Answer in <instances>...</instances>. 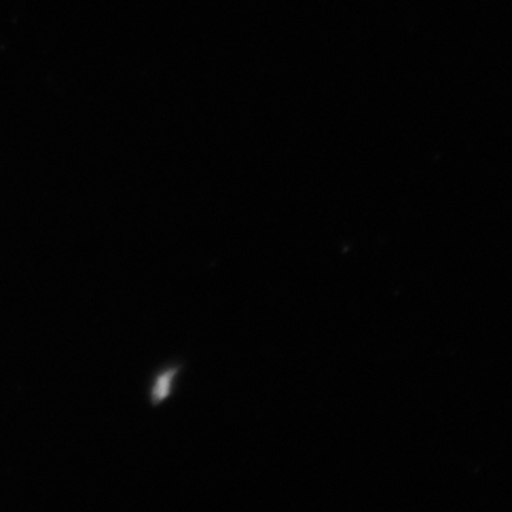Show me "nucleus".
Wrapping results in <instances>:
<instances>
[{"label":"nucleus","mask_w":512,"mask_h":512,"mask_svg":"<svg viewBox=\"0 0 512 512\" xmlns=\"http://www.w3.org/2000/svg\"><path fill=\"white\" fill-rule=\"evenodd\" d=\"M184 363H173L158 370L150 382V389H148V403L150 406H160L165 401L171 399V395L175 393V387L179 382V376L183 374Z\"/></svg>","instance_id":"f257e3e1"}]
</instances>
